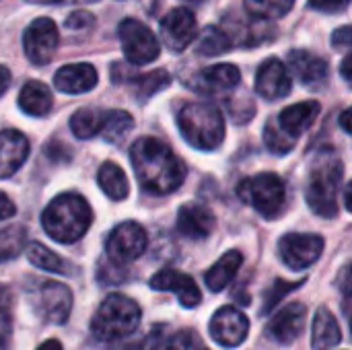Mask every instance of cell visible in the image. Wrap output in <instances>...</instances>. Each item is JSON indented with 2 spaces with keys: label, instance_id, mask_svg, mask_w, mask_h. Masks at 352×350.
<instances>
[{
  "label": "cell",
  "instance_id": "obj_1",
  "mask_svg": "<svg viewBox=\"0 0 352 350\" xmlns=\"http://www.w3.org/2000/svg\"><path fill=\"white\" fill-rule=\"evenodd\" d=\"M138 182L153 194H171L186 179L184 161L159 138H138L130 151Z\"/></svg>",
  "mask_w": 352,
  "mask_h": 350
},
{
  "label": "cell",
  "instance_id": "obj_2",
  "mask_svg": "<svg viewBox=\"0 0 352 350\" xmlns=\"http://www.w3.org/2000/svg\"><path fill=\"white\" fill-rule=\"evenodd\" d=\"M93 223V210L80 194L56 196L41 215L43 231L60 243L78 241Z\"/></svg>",
  "mask_w": 352,
  "mask_h": 350
},
{
  "label": "cell",
  "instance_id": "obj_3",
  "mask_svg": "<svg viewBox=\"0 0 352 350\" xmlns=\"http://www.w3.org/2000/svg\"><path fill=\"white\" fill-rule=\"evenodd\" d=\"M342 161L330 151H320L311 163L305 198L309 208L324 219H334L338 215V190L342 184Z\"/></svg>",
  "mask_w": 352,
  "mask_h": 350
},
{
  "label": "cell",
  "instance_id": "obj_4",
  "mask_svg": "<svg viewBox=\"0 0 352 350\" xmlns=\"http://www.w3.org/2000/svg\"><path fill=\"white\" fill-rule=\"evenodd\" d=\"M184 138L198 151H214L225 138V118L212 103H188L177 116Z\"/></svg>",
  "mask_w": 352,
  "mask_h": 350
},
{
  "label": "cell",
  "instance_id": "obj_5",
  "mask_svg": "<svg viewBox=\"0 0 352 350\" xmlns=\"http://www.w3.org/2000/svg\"><path fill=\"white\" fill-rule=\"evenodd\" d=\"M140 318H142V311L136 301H132L126 295L113 293V295H107L97 307L91 320V330L99 340H105V342L122 340L136 332Z\"/></svg>",
  "mask_w": 352,
  "mask_h": 350
},
{
  "label": "cell",
  "instance_id": "obj_6",
  "mask_svg": "<svg viewBox=\"0 0 352 350\" xmlns=\"http://www.w3.org/2000/svg\"><path fill=\"white\" fill-rule=\"evenodd\" d=\"M237 196L266 219H276L287 200L285 184L276 173H258L254 177H245L237 186Z\"/></svg>",
  "mask_w": 352,
  "mask_h": 350
},
{
  "label": "cell",
  "instance_id": "obj_7",
  "mask_svg": "<svg viewBox=\"0 0 352 350\" xmlns=\"http://www.w3.org/2000/svg\"><path fill=\"white\" fill-rule=\"evenodd\" d=\"M118 33L128 62L136 66H144L159 58L157 35L144 23L136 19H124L118 27Z\"/></svg>",
  "mask_w": 352,
  "mask_h": 350
},
{
  "label": "cell",
  "instance_id": "obj_8",
  "mask_svg": "<svg viewBox=\"0 0 352 350\" xmlns=\"http://www.w3.org/2000/svg\"><path fill=\"white\" fill-rule=\"evenodd\" d=\"M60 43L58 27L52 19L39 17L35 19L23 35V50L25 56L31 64L35 66H45L54 60L56 50Z\"/></svg>",
  "mask_w": 352,
  "mask_h": 350
},
{
  "label": "cell",
  "instance_id": "obj_9",
  "mask_svg": "<svg viewBox=\"0 0 352 350\" xmlns=\"http://www.w3.org/2000/svg\"><path fill=\"white\" fill-rule=\"evenodd\" d=\"M146 243H148L146 231L138 223L126 221L109 233L105 250L113 264H130L144 254Z\"/></svg>",
  "mask_w": 352,
  "mask_h": 350
},
{
  "label": "cell",
  "instance_id": "obj_10",
  "mask_svg": "<svg viewBox=\"0 0 352 350\" xmlns=\"http://www.w3.org/2000/svg\"><path fill=\"white\" fill-rule=\"evenodd\" d=\"M324 252V237L314 233H289L278 241V256L291 270L314 266Z\"/></svg>",
  "mask_w": 352,
  "mask_h": 350
},
{
  "label": "cell",
  "instance_id": "obj_11",
  "mask_svg": "<svg viewBox=\"0 0 352 350\" xmlns=\"http://www.w3.org/2000/svg\"><path fill=\"white\" fill-rule=\"evenodd\" d=\"M159 31L171 52H184L198 37V23L190 8L177 6L161 19Z\"/></svg>",
  "mask_w": 352,
  "mask_h": 350
},
{
  "label": "cell",
  "instance_id": "obj_12",
  "mask_svg": "<svg viewBox=\"0 0 352 350\" xmlns=\"http://www.w3.org/2000/svg\"><path fill=\"white\" fill-rule=\"evenodd\" d=\"M212 340L225 349H237L250 334V320L237 307H221L208 326Z\"/></svg>",
  "mask_w": 352,
  "mask_h": 350
},
{
  "label": "cell",
  "instance_id": "obj_13",
  "mask_svg": "<svg viewBox=\"0 0 352 350\" xmlns=\"http://www.w3.org/2000/svg\"><path fill=\"white\" fill-rule=\"evenodd\" d=\"M305 318H307V307L301 303H289L285 305L268 324L266 334L280 347H289L293 344L303 328H305Z\"/></svg>",
  "mask_w": 352,
  "mask_h": 350
},
{
  "label": "cell",
  "instance_id": "obj_14",
  "mask_svg": "<svg viewBox=\"0 0 352 350\" xmlns=\"http://www.w3.org/2000/svg\"><path fill=\"white\" fill-rule=\"evenodd\" d=\"M151 289L155 291H163V293H175L179 303L184 307H196L200 305L202 301V293L198 289V285L194 283L192 276L179 272V270H173V268H165L161 272H157L153 278H151Z\"/></svg>",
  "mask_w": 352,
  "mask_h": 350
},
{
  "label": "cell",
  "instance_id": "obj_15",
  "mask_svg": "<svg viewBox=\"0 0 352 350\" xmlns=\"http://www.w3.org/2000/svg\"><path fill=\"white\" fill-rule=\"evenodd\" d=\"M39 311L50 324H66L72 311V293L66 285L45 281L39 287Z\"/></svg>",
  "mask_w": 352,
  "mask_h": 350
},
{
  "label": "cell",
  "instance_id": "obj_16",
  "mask_svg": "<svg viewBox=\"0 0 352 350\" xmlns=\"http://www.w3.org/2000/svg\"><path fill=\"white\" fill-rule=\"evenodd\" d=\"M241 80V72L237 66L233 64H217V66H208L200 72H196L190 78V89L204 93V95H217V93H225L231 91L239 85Z\"/></svg>",
  "mask_w": 352,
  "mask_h": 350
},
{
  "label": "cell",
  "instance_id": "obj_17",
  "mask_svg": "<svg viewBox=\"0 0 352 350\" xmlns=\"http://www.w3.org/2000/svg\"><path fill=\"white\" fill-rule=\"evenodd\" d=\"M256 91L260 97H264L268 101H276V99L287 97L291 93L289 68L278 58L266 60L256 72Z\"/></svg>",
  "mask_w": 352,
  "mask_h": 350
},
{
  "label": "cell",
  "instance_id": "obj_18",
  "mask_svg": "<svg viewBox=\"0 0 352 350\" xmlns=\"http://www.w3.org/2000/svg\"><path fill=\"white\" fill-rule=\"evenodd\" d=\"M29 157V138L19 130L0 132V179L14 175Z\"/></svg>",
  "mask_w": 352,
  "mask_h": 350
},
{
  "label": "cell",
  "instance_id": "obj_19",
  "mask_svg": "<svg viewBox=\"0 0 352 350\" xmlns=\"http://www.w3.org/2000/svg\"><path fill=\"white\" fill-rule=\"evenodd\" d=\"M217 227V219L204 204H184L177 212V231L188 239H206Z\"/></svg>",
  "mask_w": 352,
  "mask_h": 350
},
{
  "label": "cell",
  "instance_id": "obj_20",
  "mask_svg": "<svg viewBox=\"0 0 352 350\" xmlns=\"http://www.w3.org/2000/svg\"><path fill=\"white\" fill-rule=\"evenodd\" d=\"M99 80L97 70L91 64H66L54 74V85L66 95H80L95 89Z\"/></svg>",
  "mask_w": 352,
  "mask_h": 350
},
{
  "label": "cell",
  "instance_id": "obj_21",
  "mask_svg": "<svg viewBox=\"0 0 352 350\" xmlns=\"http://www.w3.org/2000/svg\"><path fill=\"white\" fill-rule=\"evenodd\" d=\"M293 74L307 87H320L328 80V62L307 50H295L289 56Z\"/></svg>",
  "mask_w": 352,
  "mask_h": 350
},
{
  "label": "cell",
  "instance_id": "obj_22",
  "mask_svg": "<svg viewBox=\"0 0 352 350\" xmlns=\"http://www.w3.org/2000/svg\"><path fill=\"white\" fill-rule=\"evenodd\" d=\"M320 109L322 107L318 101H301V103H295V105H289L287 109H283L276 122L287 134L299 138L303 132H307L314 126L316 118L320 116Z\"/></svg>",
  "mask_w": 352,
  "mask_h": 350
},
{
  "label": "cell",
  "instance_id": "obj_23",
  "mask_svg": "<svg viewBox=\"0 0 352 350\" xmlns=\"http://www.w3.org/2000/svg\"><path fill=\"white\" fill-rule=\"evenodd\" d=\"M340 342H342V332L336 318L330 314V309L320 307L311 326V349L334 350Z\"/></svg>",
  "mask_w": 352,
  "mask_h": 350
},
{
  "label": "cell",
  "instance_id": "obj_24",
  "mask_svg": "<svg viewBox=\"0 0 352 350\" xmlns=\"http://www.w3.org/2000/svg\"><path fill=\"white\" fill-rule=\"evenodd\" d=\"M241 264H243L241 252H237V250L227 252V254H225V256L206 272V276H204V283H206L208 291L219 293V291H223L225 287H229L231 281L235 278V274L239 272Z\"/></svg>",
  "mask_w": 352,
  "mask_h": 350
},
{
  "label": "cell",
  "instance_id": "obj_25",
  "mask_svg": "<svg viewBox=\"0 0 352 350\" xmlns=\"http://www.w3.org/2000/svg\"><path fill=\"white\" fill-rule=\"evenodd\" d=\"M19 107L33 118L47 116L52 109V93L43 83L29 80L19 93Z\"/></svg>",
  "mask_w": 352,
  "mask_h": 350
},
{
  "label": "cell",
  "instance_id": "obj_26",
  "mask_svg": "<svg viewBox=\"0 0 352 350\" xmlns=\"http://www.w3.org/2000/svg\"><path fill=\"white\" fill-rule=\"evenodd\" d=\"M97 182L101 186V190L111 198V200H126L130 194V186H128V177L122 171V167H118L113 161H107L99 167L97 173Z\"/></svg>",
  "mask_w": 352,
  "mask_h": 350
},
{
  "label": "cell",
  "instance_id": "obj_27",
  "mask_svg": "<svg viewBox=\"0 0 352 350\" xmlns=\"http://www.w3.org/2000/svg\"><path fill=\"white\" fill-rule=\"evenodd\" d=\"M103 120H105V111L95 109V107H82V109H78V111L72 113V118H70V130L80 140L95 138L103 130Z\"/></svg>",
  "mask_w": 352,
  "mask_h": 350
},
{
  "label": "cell",
  "instance_id": "obj_28",
  "mask_svg": "<svg viewBox=\"0 0 352 350\" xmlns=\"http://www.w3.org/2000/svg\"><path fill=\"white\" fill-rule=\"evenodd\" d=\"M25 252H27V260L41 270H47L54 274H66V276L72 272L70 264L64 258H60L58 254H54L52 250H47L45 245L37 241H31L29 245H25Z\"/></svg>",
  "mask_w": 352,
  "mask_h": 350
},
{
  "label": "cell",
  "instance_id": "obj_29",
  "mask_svg": "<svg viewBox=\"0 0 352 350\" xmlns=\"http://www.w3.org/2000/svg\"><path fill=\"white\" fill-rule=\"evenodd\" d=\"M27 245V229L23 225H8L0 229V262L14 260Z\"/></svg>",
  "mask_w": 352,
  "mask_h": 350
},
{
  "label": "cell",
  "instance_id": "obj_30",
  "mask_svg": "<svg viewBox=\"0 0 352 350\" xmlns=\"http://www.w3.org/2000/svg\"><path fill=\"white\" fill-rule=\"evenodd\" d=\"M134 128V120L128 111H122V109H109L105 111V120H103V130L101 134L105 136V140L118 144L122 142L128 132Z\"/></svg>",
  "mask_w": 352,
  "mask_h": 350
},
{
  "label": "cell",
  "instance_id": "obj_31",
  "mask_svg": "<svg viewBox=\"0 0 352 350\" xmlns=\"http://www.w3.org/2000/svg\"><path fill=\"white\" fill-rule=\"evenodd\" d=\"M243 4L254 19L274 21L291 12V8L295 6V0H243Z\"/></svg>",
  "mask_w": 352,
  "mask_h": 350
},
{
  "label": "cell",
  "instance_id": "obj_32",
  "mask_svg": "<svg viewBox=\"0 0 352 350\" xmlns=\"http://www.w3.org/2000/svg\"><path fill=\"white\" fill-rule=\"evenodd\" d=\"M134 85H136V97L140 101H146L171 85V74L163 68H157V70H151V72L134 78Z\"/></svg>",
  "mask_w": 352,
  "mask_h": 350
},
{
  "label": "cell",
  "instance_id": "obj_33",
  "mask_svg": "<svg viewBox=\"0 0 352 350\" xmlns=\"http://www.w3.org/2000/svg\"><path fill=\"white\" fill-rule=\"evenodd\" d=\"M233 41L221 27H206L202 35H198V54L204 56H219L231 50Z\"/></svg>",
  "mask_w": 352,
  "mask_h": 350
},
{
  "label": "cell",
  "instance_id": "obj_34",
  "mask_svg": "<svg viewBox=\"0 0 352 350\" xmlns=\"http://www.w3.org/2000/svg\"><path fill=\"white\" fill-rule=\"evenodd\" d=\"M264 142H266V146H268L272 153L285 155V153H289V151L297 144V138L291 136V134H287V132L278 126V122H268L266 128H264Z\"/></svg>",
  "mask_w": 352,
  "mask_h": 350
},
{
  "label": "cell",
  "instance_id": "obj_35",
  "mask_svg": "<svg viewBox=\"0 0 352 350\" xmlns=\"http://www.w3.org/2000/svg\"><path fill=\"white\" fill-rule=\"evenodd\" d=\"M167 350H208V349L204 347V342L200 340V336H198L194 330H182V332H177V334L171 338V342H169Z\"/></svg>",
  "mask_w": 352,
  "mask_h": 350
},
{
  "label": "cell",
  "instance_id": "obj_36",
  "mask_svg": "<svg viewBox=\"0 0 352 350\" xmlns=\"http://www.w3.org/2000/svg\"><path fill=\"white\" fill-rule=\"evenodd\" d=\"M303 285V281H297V283H285V281H276L274 283V287H272V291L266 295V301H264V314H268L270 309H274V305L287 295V293H291L293 289H299Z\"/></svg>",
  "mask_w": 352,
  "mask_h": 350
},
{
  "label": "cell",
  "instance_id": "obj_37",
  "mask_svg": "<svg viewBox=\"0 0 352 350\" xmlns=\"http://www.w3.org/2000/svg\"><path fill=\"white\" fill-rule=\"evenodd\" d=\"M95 17L91 14V12H87V10H76V12H72L68 19H66V27L68 29H72V31H85V29H89V27H93V21Z\"/></svg>",
  "mask_w": 352,
  "mask_h": 350
},
{
  "label": "cell",
  "instance_id": "obj_38",
  "mask_svg": "<svg viewBox=\"0 0 352 350\" xmlns=\"http://www.w3.org/2000/svg\"><path fill=\"white\" fill-rule=\"evenodd\" d=\"M351 0H309V6L322 12H342L349 8Z\"/></svg>",
  "mask_w": 352,
  "mask_h": 350
},
{
  "label": "cell",
  "instance_id": "obj_39",
  "mask_svg": "<svg viewBox=\"0 0 352 350\" xmlns=\"http://www.w3.org/2000/svg\"><path fill=\"white\" fill-rule=\"evenodd\" d=\"M351 43H352V29L349 25L340 27L334 31L332 35V47L334 50H342V52H351Z\"/></svg>",
  "mask_w": 352,
  "mask_h": 350
},
{
  "label": "cell",
  "instance_id": "obj_40",
  "mask_svg": "<svg viewBox=\"0 0 352 350\" xmlns=\"http://www.w3.org/2000/svg\"><path fill=\"white\" fill-rule=\"evenodd\" d=\"M12 311V293L8 287L0 285V324L10 316Z\"/></svg>",
  "mask_w": 352,
  "mask_h": 350
},
{
  "label": "cell",
  "instance_id": "obj_41",
  "mask_svg": "<svg viewBox=\"0 0 352 350\" xmlns=\"http://www.w3.org/2000/svg\"><path fill=\"white\" fill-rule=\"evenodd\" d=\"M14 212H16V208H14L12 200H10L6 194H2V192H0V221H6V219H10Z\"/></svg>",
  "mask_w": 352,
  "mask_h": 350
},
{
  "label": "cell",
  "instance_id": "obj_42",
  "mask_svg": "<svg viewBox=\"0 0 352 350\" xmlns=\"http://www.w3.org/2000/svg\"><path fill=\"white\" fill-rule=\"evenodd\" d=\"M10 70L6 68V66H2L0 64V97L6 93V89H8V85H10Z\"/></svg>",
  "mask_w": 352,
  "mask_h": 350
},
{
  "label": "cell",
  "instance_id": "obj_43",
  "mask_svg": "<svg viewBox=\"0 0 352 350\" xmlns=\"http://www.w3.org/2000/svg\"><path fill=\"white\" fill-rule=\"evenodd\" d=\"M33 4H85V2H97V0H27Z\"/></svg>",
  "mask_w": 352,
  "mask_h": 350
},
{
  "label": "cell",
  "instance_id": "obj_44",
  "mask_svg": "<svg viewBox=\"0 0 352 350\" xmlns=\"http://www.w3.org/2000/svg\"><path fill=\"white\" fill-rule=\"evenodd\" d=\"M342 70V76H344V80L346 83H352V74H351V52H346V56H344V60H342V66H340Z\"/></svg>",
  "mask_w": 352,
  "mask_h": 350
},
{
  "label": "cell",
  "instance_id": "obj_45",
  "mask_svg": "<svg viewBox=\"0 0 352 350\" xmlns=\"http://www.w3.org/2000/svg\"><path fill=\"white\" fill-rule=\"evenodd\" d=\"M340 126H342V130H344L346 134H352L351 111H349V109H344V111H342V116H340Z\"/></svg>",
  "mask_w": 352,
  "mask_h": 350
},
{
  "label": "cell",
  "instance_id": "obj_46",
  "mask_svg": "<svg viewBox=\"0 0 352 350\" xmlns=\"http://www.w3.org/2000/svg\"><path fill=\"white\" fill-rule=\"evenodd\" d=\"M37 350H64V349H62L60 340H54V338H52V340H45V342H43V344H41Z\"/></svg>",
  "mask_w": 352,
  "mask_h": 350
},
{
  "label": "cell",
  "instance_id": "obj_47",
  "mask_svg": "<svg viewBox=\"0 0 352 350\" xmlns=\"http://www.w3.org/2000/svg\"><path fill=\"white\" fill-rule=\"evenodd\" d=\"M351 190H352V186H351V184H346V186H344V206H346V210H351V208H352Z\"/></svg>",
  "mask_w": 352,
  "mask_h": 350
},
{
  "label": "cell",
  "instance_id": "obj_48",
  "mask_svg": "<svg viewBox=\"0 0 352 350\" xmlns=\"http://www.w3.org/2000/svg\"><path fill=\"white\" fill-rule=\"evenodd\" d=\"M194 2H202V0H194Z\"/></svg>",
  "mask_w": 352,
  "mask_h": 350
}]
</instances>
